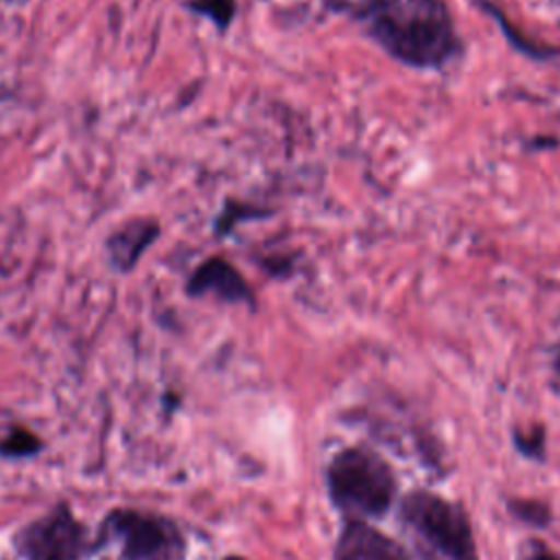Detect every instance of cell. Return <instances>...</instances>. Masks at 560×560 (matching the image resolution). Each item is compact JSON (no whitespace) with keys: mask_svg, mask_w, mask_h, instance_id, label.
<instances>
[{"mask_svg":"<svg viewBox=\"0 0 560 560\" xmlns=\"http://www.w3.org/2000/svg\"><path fill=\"white\" fill-rule=\"evenodd\" d=\"M42 448V438L22 424H11L0 435V457L4 459H28L35 457Z\"/></svg>","mask_w":560,"mask_h":560,"instance_id":"9c48e42d","label":"cell"},{"mask_svg":"<svg viewBox=\"0 0 560 560\" xmlns=\"http://www.w3.org/2000/svg\"><path fill=\"white\" fill-rule=\"evenodd\" d=\"M335 560H409L407 551L363 521H350L339 534Z\"/></svg>","mask_w":560,"mask_h":560,"instance_id":"8992f818","label":"cell"},{"mask_svg":"<svg viewBox=\"0 0 560 560\" xmlns=\"http://www.w3.org/2000/svg\"><path fill=\"white\" fill-rule=\"evenodd\" d=\"M190 295H214L225 302H252L243 276L223 258L203 260L186 284Z\"/></svg>","mask_w":560,"mask_h":560,"instance_id":"ba28073f","label":"cell"},{"mask_svg":"<svg viewBox=\"0 0 560 560\" xmlns=\"http://www.w3.org/2000/svg\"><path fill=\"white\" fill-rule=\"evenodd\" d=\"M400 514L424 542L448 560H477L472 529L459 505L418 490L402 501Z\"/></svg>","mask_w":560,"mask_h":560,"instance_id":"5b68a950","label":"cell"},{"mask_svg":"<svg viewBox=\"0 0 560 560\" xmlns=\"http://www.w3.org/2000/svg\"><path fill=\"white\" fill-rule=\"evenodd\" d=\"M332 501L363 516H381L392 505L396 479L392 468L372 451L354 446L341 451L326 472Z\"/></svg>","mask_w":560,"mask_h":560,"instance_id":"3957f363","label":"cell"},{"mask_svg":"<svg viewBox=\"0 0 560 560\" xmlns=\"http://www.w3.org/2000/svg\"><path fill=\"white\" fill-rule=\"evenodd\" d=\"M223 560H243V558H238V556H228V558H223Z\"/></svg>","mask_w":560,"mask_h":560,"instance_id":"7c38bea8","label":"cell"},{"mask_svg":"<svg viewBox=\"0 0 560 560\" xmlns=\"http://www.w3.org/2000/svg\"><path fill=\"white\" fill-rule=\"evenodd\" d=\"M558 372H560V359H558Z\"/></svg>","mask_w":560,"mask_h":560,"instance_id":"4fadbf2b","label":"cell"},{"mask_svg":"<svg viewBox=\"0 0 560 560\" xmlns=\"http://www.w3.org/2000/svg\"><path fill=\"white\" fill-rule=\"evenodd\" d=\"M368 13L372 37L405 63L433 68L457 50L453 22L442 0H374Z\"/></svg>","mask_w":560,"mask_h":560,"instance_id":"6da1fadb","label":"cell"},{"mask_svg":"<svg viewBox=\"0 0 560 560\" xmlns=\"http://www.w3.org/2000/svg\"><path fill=\"white\" fill-rule=\"evenodd\" d=\"M22 560H85L96 551L88 525L68 503H55L13 534Z\"/></svg>","mask_w":560,"mask_h":560,"instance_id":"277c9868","label":"cell"},{"mask_svg":"<svg viewBox=\"0 0 560 560\" xmlns=\"http://www.w3.org/2000/svg\"><path fill=\"white\" fill-rule=\"evenodd\" d=\"M96 549L114 545L122 560H186V536L175 521L164 514L114 508L94 536Z\"/></svg>","mask_w":560,"mask_h":560,"instance_id":"7a4b0ae2","label":"cell"},{"mask_svg":"<svg viewBox=\"0 0 560 560\" xmlns=\"http://www.w3.org/2000/svg\"><path fill=\"white\" fill-rule=\"evenodd\" d=\"M158 234L160 223L151 217H133L125 221L105 241L109 265L118 271H131Z\"/></svg>","mask_w":560,"mask_h":560,"instance_id":"52a82bcc","label":"cell"},{"mask_svg":"<svg viewBox=\"0 0 560 560\" xmlns=\"http://www.w3.org/2000/svg\"><path fill=\"white\" fill-rule=\"evenodd\" d=\"M190 9L208 15L214 24H219L223 28L232 20L234 2L232 0H192Z\"/></svg>","mask_w":560,"mask_h":560,"instance_id":"30bf717a","label":"cell"},{"mask_svg":"<svg viewBox=\"0 0 560 560\" xmlns=\"http://www.w3.org/2000/svg\"><path fill=\"white\" fill-rule=\"evenodd\" d=\"M525 560H560V556H556V553H551V551L538 547V549H534Z\"/></svg>","mask_w":560,"mask_h":560,"instance_id":"8fae6325","label":"cell"}]
</instances>
